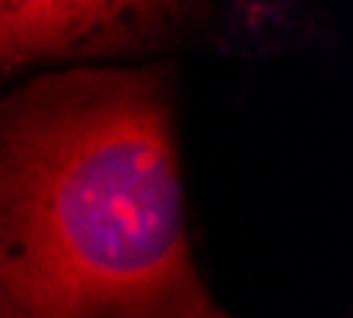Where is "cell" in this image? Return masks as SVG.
<instances>
[{"label": "cell", "instance_id": "cell-1", "mask_svg": "<svg viewBox=\"0 0 353 318\" xmlns=\"http://www.w3.org/2000/svg\"><path fill=\"white\" fill-rule=\"evenodd\" d=\"M172 67L80 64L0 99V318H201Z\"/></svg>", "mask_w": 353, "mask_h": 318}, {"label": "cell", "instance_id": "cell-2", "mask_svg": "<svg viewBox=\"0 0 353 318\" xmlns=\"http://www.w3.org/2000/svg\"><path fill=\"white\" fill-rule=\"evenodd\" d=\"M207 17L204 3L0 0V77L54 61L153 54L197 32Z\"/></svg>", "mask_w": 353, "mask_h": 318}, {"label": "cell", "instance_id": "cell-3", "mask_svg": "<svg viewBox=\"0 0 353 318\" xmlns=\"http://www.w3.org/2000/svg\"><path fill=\"white\" fill-rule=\"evenodd\" d=\"M201 318H232V315H226V312H220V309H214V306H210V309H207Z\"/></svg>", "mask_w": 353, "mask_h": 318}]
</instances>
